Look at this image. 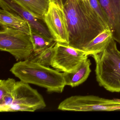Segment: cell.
<instances>
[{
  "label": "cell",
  "instance_id": "obj_1",
  "mask_svg": "<svg viewBox=\"0 0 120 120\" xmlns=\"http://www.w3.org/2000/svg\"><path fill=\"white\" fill-rule=\"evenodd\" d=\"M64 9L68 25V45L72 47L83 50L99 34L109 28L89 2L67 0Z\"/></svg>",
  "mask_w": 120,
  "mask_h": 120
},
{
  "label": "cell",
  "instance_id": "obj_2",
  "mask_svg": "<svg viewBox=\"0 0 120 120\" xmlns=\"http://www.w3.org/2000/svg\"><path fill=\"white\" fill-rule=\"evenodd\" d=\"M10 71L21 81L44 88L48 92L61 93L66 86L63 73L29 60L15 63Z\"/></svg>",
  "mask_w": 120,
  "mask_h": 120
},
{
  "label": "cell",
  "instance_id": "obj_3",
  "mask_svg": "<svg viewBox=\"0 0 120 120\" xmlns=\"http://www.w3.org/2000/svg\"><path fill=\"white\" fill-rule=\"evenodd\" d=\"M95 61L98 84L112 92H120V51L112 38L104 50L90 55Z\"/></svg>",
  "mask_w": 120,
  "mask_h": 120
},
{
  "label": "cell",
  "instance_id": "obj_4",
  "mask_svg": "<svg viewBox=\"0 0 120 120\" xmlns=\"http://www.w3.org/2000/svg\"><path fill=\"white\" fill-rule=\"evenodd\" d=\"M1 26L0 50L10 53L19 61L29 59L34 52L30 35L9 26Z\"/></svg>",
  "mask_w": 120,
  "mask_h": 120
},
{
  "label": "cell",
  "instance_id": "obj_5",
  "mask_svg": "<svg viewBox=\"0 0 120 120\" xmlns=\"http://www.w3.org/2000/svg\"><path fill=\"white\" fill-rule=\"evenodd\" d=\"M57 109L76 112L120 111V100L109 99L93 95H74L62 101Z\"/></svg>",
  "mask_w": 120,
  "mask_h": 120
},
{
  "label": "cell",
  "instance_id": "obj_6",
  "mask_svg": "<svg viewBox=\"0 0 120 120\" xmlns=\"http://www.w3.org/2000/svg\"><path fill=\"white\" fill-rule=\"evenodd\" d=\"M46 106L43 97L37 90L31 87L29 84L20 81H17L13 103L6 112H34Z\"/></svg>",
  "mask_w": 120,
  "mask_h": 120
},
{
  "label": "cell",
  "instance_id": "obj_7",
  "mask_svg": "<svg viewBox=\"0 0 120 120\" xmlns=\"http://www.w3.org/2000/svg\"><path fill=\"white\" fill-rule=\"evenodd\" d=\"M88 56L83 50L57 42L51 66L59 72H71Z\"/></svg>",
  "mask_w": 120,
  "mask_h": 120
},
{
  "label": "cell",
  "instance_id": "obj_8",
  "mask_svg": "<svg viewBox=\"0 0 120 120\" xmlns=\"http://www.w3.org/2000/svg\"><path fill=\"white\" fill-rule=\"evenodd\" d=\"M43 21L55 41L68 45L69 34L66 14L53 0H50L49 8Z\"/></svg>",
  "mask_w": 120,
  "mask_h": 120
},
{
  "label": "cell",
  "instance_id": "obj_9",
  "mask_svg": "<svg viewBox=\"0 0 120 120\" xmlns=\"http://www.w3.org/2000/svg\"><path fill=\"white\" fill-rule=\"evenodd\" d=\"M0 6L2 9L18 14L28 22L31 27L47 38L54 40L47 26L41 22L42 20L36 18L12 0H0Z\"/></svg>",
  "mask_w": 120,
  "mask_h": 120
},
{
  "label": "cell",
  "instance_id": "obj_10",
  "mask_svg": "<svg viewBox=\"0 0 120 120\" xmlns=\"http://www.w3.org/2000/svg\"><path fill=\"white\" fill-rule=\"evenodd\" d=\"M108 20L114 40L120 44V0H98Z\"/></svg>",
  "mask_w": 120,
  "mask_h": 120
},
{
  "label": "cell",
  "instance_id": "obj_11",
  "mask_svg": "<svg viewBox=\"0 0 120 120\" xmlns=\"http://www.w3.org/2000/svg\"><path fill=\"white\" fill-rule=\"evenodd\" d=\"M91 62L89 59L84 60L77 69L71 72L63 73L66 86L76 87L87 80L91 71Z\"/></svg>",
  "mask_w": 120,
  "mask_h": 120
},
{
  "label": "cell",
  "instance_id": "obj_12",
  "mask_svg": "<svg viewBox=\"0 0 120 120\" xmlns=\"http://www.w3.org/2000/svg\"><path fill=\"white\" fill-rule=\"evenodd\" d=\"M0 26H9L30 35V26L26 21L18 14L7 10H0Z\"/></svg>",
  "mask_w": 120,
  "mask_h": 120
},
{
  "label": "cell",
  "instance_id": "obj_13",
  "mask_svg": "<svg viewBox=\"0 0 120 120\" xmlns=\"http://www.w3.org/2000/svg\"><path fill=\"white\" fill-rule=\"evenodd\" d=\"M17 81L9 78L0 80V112H6L13 103L14 91Z\"/></svg>",
  "mask_w": 120,
  "mask_h": 120
},
{
  "label": "cell",
  "instance_id": "obj_14",
  "mask_svg": "<svg viewBox=\"0 0 120 120\" xmlns=\"http://www.w3.org/2000/svg\"><path fill=\"white\" fill-rule=\"evenodd\" d=\"M112 38L111 30L109 28L106 29L91 41L83 50L88 56L98 54L104 50Z\"/></svg>",
  "mask_w": 120,
  "mask_h": 120
},
{
  "label": "cell",
  "instance_id": "obj_15",
  "mask_svg": "<svg viewBox=\"0 0 120 120\" xmlns=\"http://www.w3.org/2000/svg\"><path fill=\"white\" fill-rule=\"evenodd\" d=\"M12 0L43 21L44 16L48 10L50 2V0Z\"/></svg>",
  "mask_w": 120,
  "mask_h": 120
},
{
  "label": "cell",
  "instance_id": "obj_16",
  "mask_svg": "<svg viewBox=\"0 0 120 120\" xmlns=\"http://www.w3.org/2000/svg\"><path fill=\"white\" fill-rule=\"evenodd\" d=\"M30 36L33 47L34 52L38 53L52 45L55 42L48 38L30 26Z\"/></svg>",
  "mask_w": 120,
  "mask_h": 120
},
{
  "label": "cell",
  "instance_id": "obj_17",
  "mask_svg": "<svg viewBox=\"0 0 120 120\" xmlns=\"http://www.w3.org/2000/svg\"><path fill=\"white\" fill-rule=\"evenodd\" d=\"M56 43L55 41L50 47L38 53H33L28 60L42 66L49 67L51 66L55 54Z\"/></svg>",
  "mask_w": 120,
  "mask_h": 120
},
{
  "label": "cell",
  "instance_id": "obj_18",
  "mask_svg": "<svg viewBox=\"0 0 120 120\" xmlns=\"http://www.w3.org/2000/svg\"><path fill=\"white\" fill-rule=\"evenodd\" d=\"M90 4L93 9L98 14L105 23L108 26V20L98 0H89Z\"/></svg>",
  "mask_w": 120,
  "mask_h": 120
},
{
  "label": "cell",
  "instance_id": "obj_19",
  "mask_svg": "<svg viewBox=\"0 0 120 120\" xmlns=\"http://www.w3.org/2000/svg\"><path fill=\"white\" fill-rule=\"evenodd\" d=\"M62 9H64V7L67 2V0H53Z\"/></svg>",
  "mask_w": 120,
  "mask_h": 120
}]
</instances>
